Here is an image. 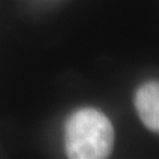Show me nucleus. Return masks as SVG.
I'll return each instance as SVG.
<instances>
[{
    "instance_id": "obj_1",
    "label": "nucleus",
    "mask_w": 159,
    "mask_h": 159,
    "mask_svg": "<svg viewBox=\"0 0 159 159\" xmlns=\"http://www.w3.org/2000/svg\"><path fill=\"white\" fill-rule=\"evenodd\" d=\"M114 144V130L107 117L96 108H80L65 125V151L71 159L107 158Z\"/></svg>"
},
{
    "instance_id": "obj_2",
    "label": "nucleus",
    "mask_w": 159,
    "mask_h": 159,
    "mask_svg": "<svg viewBox=\"0 0 159 159\" xmlns=\"http://www.w3.org/2000/svg\"><path fill=\"white\" fill-rule=\"evenodd\" d=\"M134 106L143 124L159 133V81H148L137 90Z\"/></svg>"
}]
</instances>
